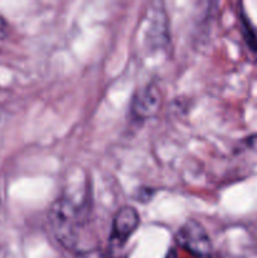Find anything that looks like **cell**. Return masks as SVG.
Returning <instances> with one entry per match:
<instances>
[{"label": "cell", "instance_id": "obj_3", "mask_svg": "<svg viewBox=\"0 0 257 258\" xmlns=\"http://www.w3.org/2000/svg\"><path fill=\"white\" fill-rule=\"evenodd\" d=\"M140 226V216L133 206H123L116 212L111 227L110 242L115 248H121L133 237Z\"/></svg>", "mask_w": 257, "mask_h": 258}, {"label": "cell", "instance_id": "obj_5", "mask_svg": "<svg viewBox=\"0 0 257 258\" xmlns=\"http://www.w3.org/2000/svg\"><path fill=\"white\" fill-rule=\"evenodd\" d=\"M242 32H243V38L247 47L257 58V28H254L251 22L244 17L242 18Z\"/></svg>", "mask_w": 257, "mask_h": 258}, {"label": "cell", "instance_id": "obj_4", "mask_svg": "<svg viewBox=\"0 0 257 258\" xmlns=\"http://www.w3.org/2000/svg\"><path fill=\"white\" fill-rule=\"evenodd\" d=\"M161 107V93L154 83L141 87L131 102V115L144 121L154 117Z\"/></svg>", "mask_w": 257, "mask_h": 258}, {"label": "cell", "instance_id": "obj_6", "mask_svg": "<svg viewBox=\"0 0 257 258\" xmlns=\"http://www.w3.org/2000/svg\"><path fill=\"white\" fill-rule=\"evenodd\" d=\"M78 258H103V256L98 248H88L85 251H81Z\"/></svg>", "mask_w": 257, "mask_h": 258}, {"label": "cell", "instance_id": "obj_1", "mask_svg": "<svg viewBox=\"0 0 257 258\" xmlns=\"http://www.w3.org/2000/svg\"><path fill=\"white\" fill-rule=\"evenodd\" d=\"M88 193L82 198L70 194L58 197L49 209V224L55 238L66 248H76L81 231L88 221Z\"/></svg>", "mask_w": 257, "mask_h": 258}, {"label": "cell", "instance_id": "obj_2", "mask_svg": "<svg viewBox=\"0 0 257 258\" xmlns=\"http://www.w3.org/2000/svg\"><path fill=\"white\" fill-rule=\"evenodd\" d=\"M176 242L181 248L197 257H208L213 251L211 237L201 222L194 219L184 222L176 232Z\"/></svg>", "mask_w": 257, "mask_h": 258}, {"label": "cell", "instance_id": "obj_7", "mask_svg": "<svg viewBox=\"0 0 257 258\" xmlns=\"http://www.w3.org/2000/svg\"><path fill=\"white\" fill-rule=\"evenodd\" d=\"M8 33H9V27H8V23L5 22L4 18L0 17V40H3L4 38H7Z\"/></svg>", "mask_w": 257, "mask_h": 258}]
</instances>
